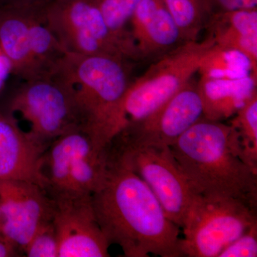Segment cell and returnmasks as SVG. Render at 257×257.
Segmentation results:
<instances>
[{"mask_svg":"<svg viewBox=\"0 0 257 257\" xmlns=\"http://www.w3.org/2000/svg\"><path fill=\"white\" fill-rule=\"evenodd\" d=\"M91 199L108 242L118 245L124 256H183L179 226L147 184L109 149L104 177Z\"/></svg>","mask_w":257,"mask_h":257,"instance_id":"1","label":"cell"},{"mask_svg":"<svg viewBox=\"0 0 257 257\" xmlns=\"http://www.w3.org/2000/svg\"><path fill=\"white\" fill-rule=\"evenodd\" d=\"M130 64L67 52L52 75L68 91L81 128L99 148H107L118 134L120 106L131 82Z\"/></svg>","mask_w":257,"mask_h":257,"instance_id":"3","label":"cell"},{"mask_svg":"<svg viewBox=\"0 0 257 257\" xmlns=\"http://www.w3.org/2000/svg\"><path fill=\"white\" fill-rule=\"evenodd\" d=\"M39 5H0V52L15 75L25 81L40 79L28 39V18Z\"/></svg>","mask_w":257,"mask_h":257,"instance_id":"14","label":"cell"},{"mask_svg":"<svg viewBox=\"0 0 257 257\" xmlns=\"http://www.w3.org/2000/svg\"><path fill=\"white\" fill-rule=\"evenodd\" d=\"M49 26L68 53L140 61L131 34L108 26L91 0H50L45 8Z\"/></svg>","mask_w":257,"mask_h":257,"instance_id":"5","label":"cell"},{"mask_svg":"<svg viewBox=\"0 0 257 257\" xmlns=\"http://www.w3.org/2000/svg\"><path fill=\"white\" fill-rule=\"evenodd\" d=\"M99 10L111 30L122 35L130 34L126 25L141 0H91Z\"/></svg>","mask_w":257,"mask_h":257,"instance_id":"20","label":"cell"},{"mask_svg":"<svg viewBox=\"0 0 257 257\" xmlns=\"http://www.w3.org/2000/svg\"><path fill=\"white\" fill-rule=\"evenodd\" d=\"M229 124L236 133L240 157L257 172V92L229 119Z\"/></svg>","mask_w":257,"mask_h":257,"instance_id":"18","label":"cell"},{"mask_svg":"<svg viewBox=\"0 0 257 257\" xmlns=\"http://www.w3.org/2000/svg\"><path fill=\"white\" fill-rule=\"evenodd\" d=\"M170 147L195 192L240 199L257 209V172L240 157L229 123L202 117Z\"/></svg>","mask_w":257,"mask_h":257,"instance_id":"2","label":"cell"},{"mask_svg":"<svg viewBox=\"0 0 257 257\" xmlns=\"http://www.w3.org/2000/svg\"><path fill=\"white\" fill-rule=\"evenodd\" d=\"M185 42L197 41L205 28L209 12L204 0H162Z\"/></svg>","mask_w":257,"mask_h":257,"instance_id":"19","label":"cell"},{"mask_svg":"<svg viewBox=\"0 0 257 257\" xmlns=\"http://www.w3.org/2000/svg\"><path fill=\"white\" fill-rule=\"evenodd\" d=\"M257 256V223L228 245L218 257Z\"/></svg>","mask_w":257,"mask_h":257,"instance_id":"22","label":"cell"},{"mask_svg":"<svg viewBox=\"0 0 257 257\" xmlns=\"http://www.w3.org/2000/svg\"><path fill=\"white\" fill-rule=\"evenodd\" d=\"M3 215L0 209V237H5L3 234Z\"/></svg>","mask_w":257,"mask_h":257,"instance_id":"26","label":"cell"},{"mask_svg":"<svg viewBox=\"0 0 257 257\" xmlns=\"http://www.w3.org/2000/svg\"><path fill=\"white\" fill-rule=\"evenodd\" d=\"M209 14L257 8V0H204ZM209 15V16H210Z\"/></svg>","mask_w":257,"mask_h":257,"instance_id":"23","label":"cell"},{"mask_svg":"<svg viewBox=\"0 0 257 257\" xmlns=\"http://www.w3.org/2000/svg\"><path fill=\"white\" fill-rule=\"evenodd\" d=\"M91 197L53 200L59 257L110 256V244L96 220Z\"/></svg>","mask_w":257,"mask_h":257,"instance_id":"9","label":"cell"},{"mask_svg":"<svg viewBox=\"0 0 257 257\" xmlns=\"http://www.w3.org/2000/svg\"><path fill=\"white\" fill-rule=\"evenodd\" d=\"M54 208L53 200L37 184L26 181L0 180L3 234L23 253L40 226L52 219Z\"/></svg>","mask_w":257,"mask_h":257,"instance_id":"10","label":"cell"},{"mask_svg":"<svg viewBox=\"0 0 257 257\" xmlns=\"http://www.w3.org/2000/svg\"><path fill=\"white\" fill-rule=\"evenodd\" d=\"M46 150L14 118L0 111V180L26 181L44 189L41 167Z\"/></svg>","mask_w":257,"mask_h":257,"instance_id":"13","label":"cell"},{"mask_svg":"<svg viewBox=\"0 0 257 257\" xmlns=\"http://www.w3.org/2000/svg\"><path fill=\"white\" fill-rule=\"evenodd\" d=\"M5 113L19 124L25 123L24 131L46 149L62 135L82 130L72 96L53 76L25 81L10 97Z\"/></svg>","mask_w":257,"mask_h":257,"instance_id":"8","label":"cell"},{"mask_svg":"<svg viewBox=\"0 0 257 257\" xmlns=\"http://www.w3.org/2000/svg\"><path fill=\"white\" fill-rule=\"evenodd\" d=\"M214 45L209 36L202 42H185L157 59L141 77L130 82L120 106L119 133L155 112L185 86Z\"/></svg>","mask_w":257,"mask_h":257,"instance_id":"4","label":"cell"},{"mask_svg":"<svg viewBox=\"0 0 257 257\" xmlns=\"http://www.w3.org/2000/svg\"><path fill=\"white\" fill-rule=\"evenodd\" d=\"M24 256L23 251L14 243L5 237H0V257Z\"/></svg>","mask_w":257,"mask_h":257,"instance_id":"24","label":"cell"},{"mask_svg":"<svg viewBox=\"0 0 257 257\" xmlns=\"http://www.w3.org/2000/svg\"><path fill=\"white\" fill-rule=\"evenodd\" d=\"M108 148L143 179L169 219L182 227L195 191L179 168L170 147L140 143L117 135Z\"/></svg>","mask_w":257,"mask_h":257,"instance_id":"7","label":"cell"},{"mask_svg":"<svg viewBox=\"0 0 257 257\" xmlns=\"http://www.w3.org/2000/svg\"><path fill=\"white\" fill-rule=\"evenodd\" d=\"M130 23V34L140 60H157L184 43L162 0H141Z\"/></svg>","mask_w":257,"mask_h":257,"instance_id":"12","label":"cell"},{"mask_svg":"<svg viewBox=\"0 0 257 257\" xmlns=\"http://www.w3.org/2000/svg\"><path fill=\"white\" fill-rule=\"evenodd\" d=\"M205 28L214 45L243 54L257 72V8L211 14Z\"/></svg>","mask_w":257,"mask_h":257,"instance_id":"15","label":"cell"},{"mask_svg":"<svg viewBox=\"0 0 257 257\" xmlns=\"http://www.w3.org/2000/svg\"><path fill=\"white\" fill-rule=\"evenodd\" d=\"M256 208L224 196L194 192L179 242L183 256L218 257L257 223Z\"/></svg>","mask_w":257,"mask_h":257,"instance_id":"6","label":"cell"},{"mask_svg":"<svg viewBox=\"0 0 257 257\" xmlns=\"http://www.w3.org/2000/svg\"><path fill=\"white\" fill-rule=\"evenodd\" d=\"M198 73L214 79H237L253 75L257 77L251 62L238 51L214 45L203 56Z\"/></svg>","mask_w":257,"mask_h":257,"instance_id":"17","label":"cell"},{"mask_svg":"<svg viewBox=\"0 0 257 257\" xmlns=\"http://www.w3.org/2000/svg\"><path fill=\"white\" fill-rule=\"evenodd\" d=\"M253 75L237 79L200 77L197 87L202 98L203 117L211 121L231 119L257 92Z\"/></svg>","mask_w":257,"mask_h":257,"instance_id":"16","label":"cell"},{"mask_svg":"<svg viewBox=\"0 0 257 257\" xmlns=\"http://www.w3.org/2000/svg\"><path fill=\"white\" fill-rule=\"evenodd\" d=\"M203 117L197 82L191 79L155 112L126 126L118 135L146 144L170 147Z\"/></svg>","mask_w":257,"mask_h":257,"instance_id":"11","label":"cell"},{"mask_svg":"<svg viewBox=\"0 0 257 257\" xmlns=\"http://www.w3.org/2000/svg\"><path fill=\"white\" fill-rule=\"evenodd\" d=\"M23 253L28 257H59L58 239L53 219L40 226L24 248Z\"/></svg>","mask_w":257,"mask_h":257,"instance_id":"21","label":"cell"},{"mask_svg":"<svg viewBox=\"0 0 257 257\" xmlns=\"http://www.w3.org/2000/svg\"><path fill=\"white\" fill-rule=\"evenodd\" d=\"M50 0H0V5H47Z\"/></svg>","mask_w":257,"mask_h":257,"instance_id":"25","label":"cell"}]
</instances>
